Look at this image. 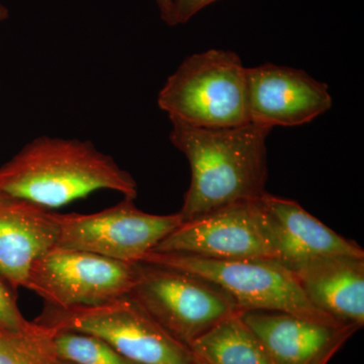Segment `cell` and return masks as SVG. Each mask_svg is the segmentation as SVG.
Wrapping results in <instances>:
<instances>
[{
	"instance_id": "cell-1",
	"label": "cell",
	"mask_w": 364,
	"mask_h": 364,
	"mask_svg": "<svg viewBox=\"0 0 364 364\" xmlns=\"http://www.w3.org/2000/svg\"><path fill=\"white\" fill-rule=\"evenodd\" d=\"M171 121L170 141L191 166V181L178 214L182 222L267 193V139L272 128L253 123L202 128Z\"/></svg>"
},
{
	"instance_id": "cell-2",
	"label": "cell",
	"mask_w": 364,
	"mask_h": 364,
	"mask_svg": "<svg viewBox=\"0 0 364 364\" xmlns=\"http://www.w3.org/2000/svg\"><path fill=\"white\" fill-rule=\"evenodd\" d=\"M100 189L138 195L133 176L90 141L38 136L0 167V193L48 210Z\"/></svg>"
},
{
	"instance_id": "cell-3",
	"label": "cell",
	"mask_w": 364,
	"mask_h": 364,
	"mask_svg": "<svg viewBox=\"0 0 364 364\" xmlns=\"http://www.w3.org/2000/svg\"><path fill=\"white\" fill-rule=\"evenodd\" d=\"M157 102L170 119L191 126L232 128L251 123L247 68L231 51L191 55L167 79Z\"/></svg>"
},
{
	"instance_id": "cell-4",
	"label": "cell",
	"mask_w": 364,
	"mask_h": 364,
	"mask_svg": "<svg viewBox=\"0 0 364 364\" xmlns=\"http://www.w3.org/2000/svg\"><path fill=\"white\" fill-rule=\"evenodd\" d=\"M141 262L191 273L219 287L242 311L293 314L299 317L341 326L308 301L293 270L272 258L218 260L191 254L151 251Z\"/></svg>"
},
{
	"instance_id": "cell-5",
	"label": "cell",
	"mask_w": 364,
	"mask_h": 364,
	"mask_svg": "<svg viewBox=\"0 0 364 364\" xmlns=\"http://www.w3.org/2000/svg\"><path fill=\"white\" fill-rule=\"evenodd\" d=\"M37 323L92 335L138 364H198L188 345L171 336L129 294L98 306H48Z\"/></svg>"
},
{
	"instance_id": "cell-6",
	"label": "cell",
	"mask_w": 364,
	"mask_h": 364,
	"mask_svg": "<svg viewBox=\"0 0 364 364\" xmlns=\"http://www.w3.org/2000/svg\"><path fill=\"white\" fill-rule=\"evenodd\" d=\"M129 296L181 343L189 345L230 316L242 312L219 287L191 273L136 263Z\"/></svg>"
},
{
	"instance_id": "cell-7",
	"label": "cell",
	"mask_w": 364,
	"mask_h": 364,
	"mask_svg": "<svg viewBox=\"0 0 364 364\" xmlns=\"http://www.w3.org/2000/svg\"><path fill=\"white\" fill-rule=\"evenodd\" d=\"M135 277L136 263L56 246L33 263L25 287L48 306L66 310L128 296Z\"/></svg>"
},
{
	"instance_id": "cell-8",
	"label": "cell",
	"mask_w": 364,
	"mask_h": 364,
	"mask_svg": "<svg viewBox=\"0 0 364 364\" xmlns=\"http://www.w3.org/2000/svg\"><path fill=\"white\" fill-rule=\"evenodd\" d=\"M58 247L138 263L182 224L178 213L152 215L139 210L134 198L93 214H57Z\"/></svg>"
},
{
	"instance_id": "cell-9",
	"label": "cell",
	"mask_w": 364,
	"mask_h": 364,
	"mask_svg": "<svg viewBox=\"0 0 364 364\" xmlns=\"http://www.w3.org/2000/svg\"><path fill=\"white\" fill-rule=\"evenodd\" d=\"M254 200L233 203L183 222L153 251L218 260L274 259L261 229Z\"/></svg>"
},
{
	"instance_id": "cell-10",
	"label": "cell",
	"mask_w": 364,
	"mask_h": 364,
	"mask_svg": "<svg viewBox=\"0 0 364 364\" xmlns=\"http://www.w3.org/2000/svg\"><path fill=\"white\" fill-rule=\"evenodd\" d=\"M251 123L273 128L310 123L332 107L327 85L305 71L274 64L247 68Z\"/></svg>"
},
{
	"instance_id": "cell-11",
	"label": "cell",
	"mask_w": 364,
	"mask_h": 364,
	"mask_svg": "<svg viewBox=\"0 0 364 364\" xmlns=\"http://www.w3.org/2000/svg\"><path fill=\"white\" fill-rule=\"evenodd\" d=\"M254 203L274 259L289 269L324 256L364 258L358 243L335 233L294 200L265 193Z\"/></svg>"
},
{
	"instance_id": "cell-12",
	"label": "cell",
	"mask_w": 364,
	"mask_h": 364,
	"mask_svg": "<svg viewBox=\"0 0 364 364\" xmlns=\"http://www.w3.org/2000/svg\"><path fill=\"white\" fill-rule=\"evenodd\" d=\"M242 318L260 340L274 364L330 361L360 328L315 322L293 314L243 311Z\"/></svg>"
},
{
	"instance_id": "cell-13",
	"label": "cell",
	"mask_w": 364,
	"mask_h": 364,
	"mask_svg": "<svg viewBox=\"0 0 364 364\" xmlns=\"http://www.w3.org/2000/svg\"><path fill=\"white\" fill-rule=\"evenodd\" d=\"M56 213L0 193V277L14 291L25 287L33 263L56 247Z\"/></svg>"
},
{
	"instance_id": "cell-14",
	"label": "cell",
	"mask_w": 364,
	"mask_h": 364,
	"mask_svg": "<svg viewBox=\"0 0 364 364\" xmlns=\"http://www.w3.org/2000/svg\"><path fill=\"white\" fill-rule=\"evenodd\" d=\"M306 298L342 324H364V258L332 255L291 268Z\"/></svg>"
},
{
	"instance_id": "cell-15",
	"label": "cell",
	"mask_w": 364,
	"mask_h": 364,
	"mask_svg": "<svg viewBox=\"0 0 364 364\" xmlns=\"http://www.w3.org/2000/svg\"><path fill=\"white\" fill-rule=\"evenodd\" d=\"M242 312L224 318L189 345L196 363L274 364Z\"/></svg>"
},
{
	"instance_id": "cell-16",
	"label": "cell",
	"mask_w": 364,
	"mask_h": 364,
	"mask_svg": "<svg viewBox=\"0 0 364 364\" xmlns=\"http://www.w3.org/2000/svg\"><path fill=\"white\" fill-rule=\"evenodd\" d=\"M51 330L52 352L60 360L72 364H138L92 335Z\"/></svg>"
},
{
	"instance_id": "cell-17",
	"label": "cell",
	"mask_w": 364,
	"mask_h": 364,
	"mask_svg": "<svg viewBox=\"0 0 364 364\" xmlns=\"http://www.w3.org/2000/svg\"><path fill=\"white\" fill-rule=\"evenodd\" d=\"M50 328L41 325L32 334L13 338H0V364H51L55 358L51 348Z\"/></svg>"
},
{
	"instance_id": "cell-18",
	"label": "cell",
	"mask_w": 364,
	"mask_h": 364,
	"mask_svg": "<svg viewBox=\"0 0 364 364\" xmlns=\"http://www.w3.org/2000/svg\"><path fill=\"white\" fill-rule=\"evenodd\" d=\"M14 289L0 277V338H13L32 334L41 325L26 321L21 313L14 294Z\"/></svg>"
},
{
	"instance_id": "cell-19",
	"label": "cell",
	"mask_w": 364,
	"mask_h": 364,
	"mask_svg": "<svg viewBox=\"0 0 364 364\" xmlns=\"http://www.w3.org/2000/svg\"><path fill=\"white\" fill-rule=\"evenodd\" d=\"M218 0H173L172 26L188 23L198 11Z\"/></svg>"
},
{
	"instance_id": "cell-20",
	"label": "cell",
	"mask_w": 364,
	"mask_h": 364,
	"mask_svg": "<svg viewBox=\"0 0 364 364\" xmlns=\"http://www.w3.org/2000/svg\"><path fill=\"white\" fill-rule=\"evenodd\" d=\"M160 16L167 25L172 26V11H173V0H156Z\"/></svg>"
},
{
	"instance_id": "cell-21",
	"label": "cell",
	"mask_w": 364,
	"mask_h": 364,
	"mask_svg": "<svg viewBox=\"0 0 364 364\" xmlns=\"http://www.w3.org/2000/svg\"><path fill=\"white\" fill-rule=\"evenodd\" d=\"M7 18H9V11H7L6 6L0 4V23L6 21Z\"/></svg>"
},
{
	"instance_id": "cell-22",
	"label": "cell",
	"mask_w": 364,
	"mask_h": 364,
	"mask_svg": "<svg viewBox=\"0 0 364 364\" xmlns=\"http://www.w3.org/2000/svg\"><path fill=\"white\" fill-rule=\"evenodd\" d=\"M51 364H72L69 363H66V361L60 360L58 358H54L52 360Z\"/></svg>"
},
{
	"instance_id": "cell-23",
	"label": "cell",
	"mask_w": 364,
	"mask_h": 364,
	"mask_svg": "<svg viewBox=\"0 0 364 364\" xmlns=\"http://www.w3.org/2000/svg\"><path fill=\"white\" fill-rule=\"evenodd\" d=\"M328 363H329V361H321V363H318L317 364H327Z\"/></svg>"
}]
</instances>
